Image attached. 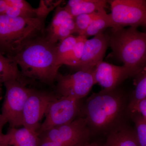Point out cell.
<instances>
[{
    "instance_id": "1",
    "label": "cell",
    "mask_w": 146,
    "mask_h": 146,
    "mask_svg": "<svg viewBox=\"0 0 146 146\" xmlns=\"http://www.w3.org/2000/svg\"><path fill=\"white\" fill-rule=\"evenodd\" d=\"M58 43L50 42L45 33L29 40L10 58L19 66L22 76L29 83L37 80L52 84L60 67L57 64Z\"/></svg>"
},
{
    "instance_id": "2",
    "label": "cell",
    "mask_w": 146,
    "mask_h": 146,
    "mask_svg": "<svg viewBox=\"0 0 146 146\" xmlns=\"http://www.w3.org/2000/svg\"><path fill=\"white\" fill-rule=\"evenodd\" d=\"M125 107V98L119 90L103 89L86 100L84 118L91 131H110L121 123Z\"/></svg>"
},
{
    "instance_id": "3",
    "label": "cell",
    "mask_w": 146,
    "mask_h": 146,
    "mask_svg": "<svg viewBox=\"0 0 146 146\" xmlns=\"http://www.w3.org/2000/svg\"><path fill=\"white\" fill-rule=\"evenodd\" d=\"M109 36L112 52L131 76L142 72L146 67V32L134 27L116 28L112 29Z\"/></svg>"
},
{
    "instance_id": "4",
    "label": "cell",
    "mask_w": 146,
    "mask_h": 146,
    "mask_svg": "<svg viewBox=\"0 0 146 146\" xmlns=\"http://www.w3.org/2000/svg\"><path fill=\"white\" fill-rule=\"evenodd\" d=\"M46 18L0 15V52L13 57L29 40L45 33Z\"/></svg>"
},
{
    "instance_id": "5",
    "label": "cell",
    "mask_w": 146,
    "mask_h": 146,
    "mask_svg": "<svg viewBox=\"0 0 146 146\" xmlns=\"http://www.w3.org/2000/svg\"><path fill=\"white\" fill-rule=\"evenodd\" d=\"M27 84L17 80L4 84L6 93L1 114L9 124L10 128L23 126L24 107L31 91V88L27 87Z\"/></svg>"
},
{
    "instance_id": "6",
    "label": "cell",
    "mask_w": 146,
    "mask_h": 146,
    "mask_svg": "<svg viewBox=\"0 0 146 146\" xmlns=\"http://www.w3.org/2000/svg\"><path fill=\"white\" fill-rule=\"evenodd\" d=\"M91 134V131L85 118L79 117L38 136L40 139L54 141L65 146H80L89 143Z\"/></svg>"
},
{
    "instance_id": "7",
    "label": "cell",
    "mask_w": 146,
    "mask_h": 146,
    "mask_svg": "<svg viewBox=\"0 0 146 146\" xmlns=\"http://www.w3.org/2000/svg\"><path fill=\"white\" fill-rule=\"evenodd\" d=\"M108 3L114 28L146 27V1L113 0L108 1Z\"/></svg>"
},
{
    "instance_id": "8",
    "label": "cell",
    "mask_w": 146,
    "mask_h": 146,
    "mask_svg": "<svg viewBox=\"0 0 146 146\" xmlns=\"http://www.w3.org/2000/svg\"><path fill=\"white\" fill-rule=\"evenodd\" d=\"M94 69L80 70L66 76L58 72L55 81L57 94L60 97H69L78 100L86 96L96 84Z\"/></svg>"
},
{
    "instance_id": "9",
    "label": "cell",
    "mask_w": 146,
    "mask_h": 146,
    "mask_svg": "<svg viewBox=\"0 0 146 146\" xmlns=\"http://www.w3.org/2000/svg\"><path fill=\"white\" fill-rule=\"evenodd\" d=\"M79 101L69 97L57 98L51 103L46 118L40 126L38 135L74 121L80 111Z\"/></svg>"
},
{
    "instance_id": "10",
    "label": "cell",
    "mask_w": 146,
    "mask_h": 146,
    "mask_svg": "<svg viewBox=\"0 0 146 146\" xmlns=\"http://www.w3.org/2000/svg\"><path fill=\"white\" fill-rule=\"evenodd\" d=\"M57 98L53 93L31 89L23 112V127L38 134L41 120L51 103Z\"/></svg>"
},
{
    "instance_id": "11",
    "label": "cell",
    "mask_w": 146,
    "mask_h": 146,
    "mask_svg": "<svg viewBox=\"0 0 146 146\" xmlns=\"http://www.w3.org/2000/svg\"><path fill=\"white\" fill-rule=\"evenodd\" d=\"M109 35L102 33L91 39H87L81 59L75 68L78 71L96 68L103 61L109 46Z\"/></svg>"
},
{
    "instance_id": "12",
    "label": "cell",
    "mask_w": 146,
    "mask_h": 146,
    "mask_svg": "<svg viewBox=\"0 0 146 146\" xmlns=\"http://www.w3.org/2000/svg\"><path fill=\"white\" fill-rule=\"evenodd\" d=\"M59 5L56 7L52 20L45 31L47 39L53 44L58 43L76 33L74 17L65 7Z\"/></svg>"
},
{
    "instance_id": "13",
    "label": "cell",
    "mask_w": 146,
    "mask_h": 146,
    "mask_svg": "<svg viewBox=\"0 0 146 146\" xmlns=\"http://www.w3.org/2000/svg\"><path fill=\"white\" fill-rule=\"evenodd\" d=\"M94 77L96 84L104 89L113 90L126 79L131 76L124 66H117L102 61L94 69Z\"/></svg>"
},
{
    "instance_id": "14",
    "label": "cell",
    "mask_w": 146,
    "mask_h": 146,
    "mask_svg": "<svg viewBox=\"0 0 146 146\" xmlns=\"http://www.w3.org/2000/svg\"><path fill=\"white\" fill-rule=\"evenodd\" d=\"M102 146H140L136 131L121 123L110 131Z\"/></svg>"
},
{
    "instance_id": "15",
    "label": "cell",
    "mask_w": 146,
    "mask_h": 146,
    "mask_svg": "<svg viewBox=\"0 0 146 146\" xmlns=\"http://www.w3.org/2000/svg\"><path fill=\"white\" fill-rule=\"evenodd\" d=\"M106 0H70L65 8L74 18L82 14L98 12L107 7Z\"/></svg>"
},
{
    "instance_id": "16",
    "label": "cell",
    "mask_w": 146,
    "mask_h": 146,
    "mask_svg": "<svg viewBox=\"0 0 146 146\" xmlns=\"http://www.w3.org/2000/svg\"><path fill=\"white\" fill-rule=\"evenodd\" d=\"M9 146H39V136L26 128H10L7 133Z\"/></svg>"
},
{
    "instance_id": "17",
    "label": "cell",
    "mask_w": 146,
    "mask_h": 146,
    "mask_svg": "<svg viewBox=\"0 0 146 146\" xmlns=\"http://www.w3.org/2000/svg\"><path fill=\"white\" fill-rule=\"evenodd\" d=\"M13 80L29 83L22 76L16 62L0 52V86Z\"/></svg>"
},
{
    "instance_id": "18",
    "label": "cell",
    "mask_w": 146,
    "mask_h": 146,
    "mask_svg": "<svg viewBox=\"0 0 146 146\" xmlns=\"http://www.w3.org/2000/svg\"><path fill=\"white\" fill-rule=\"evenodd\" d=\"M108 28H115V25L111 14L106 13L105 9H103L99 11L96 17L91 22V24L82 36L86 38L89 36H96L103 33Z\"/></svg>"
},
{
    "instance_id": "19",
    "label": "cell",
    "mask_w": 146,
    "mask_h": 146,
    "mask_svg": "<svg viewBox=\"0 0 146 146\" xmlns=\"http://www.w3.org/2000/svg\"><path fill=\"white\" fill-rule=\"evenodd\" d=\"M87 39V38L85 36L78 35L77 41L76 44L63 61V65L75 68L81 59L84 44Z\"/></svg>"
},
{
    "instance_id": "20",
    "label": "cell",
    "mask_w": 146,
    "mask_h": 146,
    "mask_svg": "<svg viewBox=\"0 0 146 146\" xmlns=\"http://www.w3.org/2000/svg\"><path fill=\"white\" fill-rule=\"evenodd\" d=\"M77 41V36L72 35L58 43L57 64L60 67L63 65V61L74 46Z\"/></svg>"
},
{
    "instance_id": "21",
    "label": "cell",
    "mask_w": 146,
    "mask_h": 146,
    "mask_svg": "<svg viewBox=\"0 0 146 146\" xmlns=\"http://www.w3.org/2000/svg\"><path fill=\"white\" fill-rule=\"evenodd\" d=\"M146 98V72L141 76L133 91L129 108L132 112L139 102Z\"/></svg>"
},
{
    "instance_id": "22",
    "label": "cell",
    "mask_w": 146,
    "mask_h": 146,
    "mask_svg": "<svg viewBox=\"0 0 146 146\" xmlns=\"http://www.w3.org/2000/svg\"><path fill=\"white\" fill-rule=\"evenodd\" d=\"M98 13V11L89 14H82L74 17L76 33L78 35H83Z\"/></svg>"
},
{
    "instance_id": "23",
    "label": "cell",
    "mask_w": 146,
    "mask_h": 146,
    "mask_svg": "<svg viewBox=\"0 0 146 146\" xmlns=\"http://www.w3.org/2000/svg\"><path fill=\"white\" fill-rule=\"evenodd\" d=\"M133 114L138 143L140 146H146V121L138 113Z\"/></svg>"
},
{
    "instance_id": "24",
    "label": "cell",
    "mask_w": 146,
    "mask_h": 146,
    "mask_svg": "<svg viewBox=\"0 0 146 146\" xmlns=\"http://www.w3.org/2000/svg\"><path fill=\"white\" fill-rule=\"evenodd\" d=\"M7 122L0 113V146H9L7 134L3 133V129Z\"/></svg>"
},
{
    "instance_id": "25",
    "label": "cell",
    "mask_w": 146,
    "mask_h": 146,
    "mask_svg": "<svg viewBox=\"0 0 146 146\" xmlns=\"http://www.w3.org/2000/svg\"><path fill=\"white\" fill-rule=\"evenodd\" d=\"M131 113H138L146 121V98L139 102Z\"/></svg>"
},
{
    "instance_id": "26",
    "label": "cell",
    "mask_w": 146,
    "mask_h": 146,
    "mask_svg": "<svg viewBox=\"0 0 146 146\" xmlns=\"http://www.w3.org/2000/svg\"><path fill=\"white\" fill-rule=\"evenodd\" d=\"M39 141V146H65L59 143L49 140L40 139Z\"/></svg>"
},
{
    "instance_id": "27",
    "label": "cell",
    "mask_w": 146,
    "mask_h": 146,
    "mask_svg": "<svg viewBox=\"0 0 146 146\" xmlns=\"http://www.w3.org/2000/svg\"><path fill=\"white\" fill-rule=\"evenodd\" d=\"M102 145H103L99 143L95 142L91 143H88L80 146H102Z\"/></svg>"
},
{
    "instance_id": "28",
    "label": "cell",
    "mask_w": 146,
    "mask_h": 146,
    "mask_svg": "<svg viewBox=\"0 0 146 146\" xmlns=\"http://www.w3.org/2000/svg\"><path fill=\"white\" fill-rule=\"evenodd\" d=\"M1 86H0V100H1V99H2V97H1Z\"/></svg>"
}]
</instances>
